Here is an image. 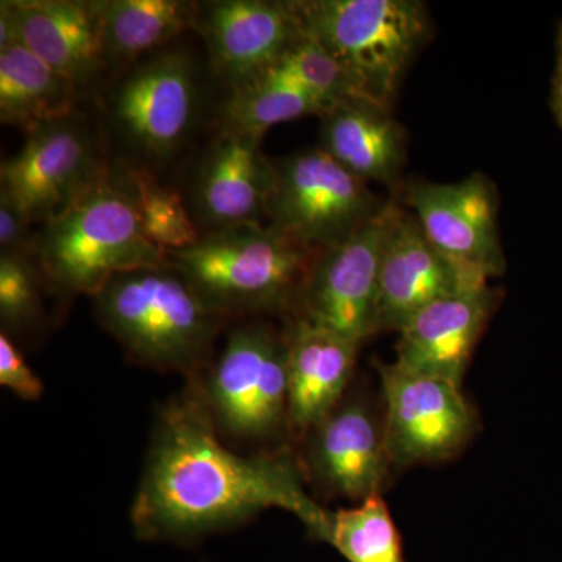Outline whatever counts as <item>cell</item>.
Listing matches in <instances>:
<instances>
[{
	"label": "cell",
	"instance_id": "12",
	"mask_svg": "<svg viewBox=\"0 0 562 562\" xmlns=\"http://www.w3.org/2000/svg\"><path fill=\"white\" fill-rule=\"evenodd\" d=\"M406 203L422 231L447 258L487 280L505 272L497 194L482 173L453 183L420 181L406 192Z\"/></svg>",
	"mask_w": 562,
	"mask_h": 562
},
{
	"label": "cell",
	"instance_id": "27",
	"mask_svg": "<svg viewBox=\"0 0 562 562\" xmlns=\"http://www.w3.org/2000/svg\"><path fill=\"white\" fill-rule=\"evenodd\" d=\"M273 65L305 88L319 102L324 114L339 103L355 99L349 79L339 63L306 31Z\"/></svg>",
	"mask_w": 562,
	"mask_h": 562
},
{
	"label": "cell",
	"instance_id": "14",
	"mask_svg": "<svg viewBox=\"0 0 562 562\" xmlns=\"http://www.w3.org/2000/svg\"><path fill=\"white\" fill-rule=\"evenodd\" d=\"M194 31L232 91L279 60L305 29L295 2L214 0L199 2Z\"/></svg>",
	"mask_w": 562,
	"mask_h": 562
},
{
	"label": "cell",
	"instance_id": "11",
	"mask_svg": "<svg viewBox=\"0 0 562 562\" xmlns=\"http://www.w3.org/2000/svg\"><path fill=\"white\" fill-rule=\"evenodd\" d=\"M384 395L383 435L390 461L425 464L454 457L475 431L461 384L402 368H379Z\"/></svg>",
	"mask_w": 562,
	"mask_h": 562
},
{
	"label": "cell",
	"instance_id": "4",
	"mask_svg": "<svg viewBox=\"0 0 562 562\" xmlns=\"http://www.w3.org/2000/svg\"><path fill=\"white\" fill-rule=\"evenodd\" d=\"M35 260L47 288L94 297L121 273L168 265L140 227L124 176L109 177L38 231Z\"/></svg>",
	"mask_w": 562,
	"mask_h": 562
},
{
	"label": "cell",
	"instance_id": "3",
	"mask_svg": "<svg viewBox=\"0 0 562 562\" xmlns=\"http://www.w3.org/2000/svg\"><path fill=\"white\" fill-rule=\"evenodd\" d=\"M321 251L272 225L202 233L195 246L169 251L168 262L214 312L231 321L294 312Z\"/></svg>",
	"mask_w": 562,
	"mask_h": 562
},
{
	"label": "cell",
	"instance_id": "29",
	"mask_svg": "<svg viewBox=\"0 0 562 562\" xmlns=\"http://www.w3.org/2000/svg\"><path fill=\"white\" fill-rule=\"evenodd\" d=\"M38 232L33 224L9 199L0 195V254L35 257Z\"/></svg>",
	"mask_w": 562,
	"mask_h": 562
},
{
	"label": "cell",
	"instance_id": "16",
	"mask_svg": "<svg viewBox=\"0 0 562 562\" xmlns=\"http://www.w3.org/2000/svg\"><path fill=\"white\" fill-rule=\"evenodd\" d=\"M303 472L336 497L362 502L380 495L390 457L383 425L360 401H342L308 435Z\"/></svg>",
	"mask_w": 562,
	"mask_h": 562
},
{
	"label": "cell",
	"instance_id": "2",
	"mask_svg": "<svg viewBox=\"0 0 562 562\" xmlns=\"http://www.w3.org/2000/svg\"><path fill=\"white\" fill-rule=\"evenodd\" d=\"M92 301L95 317L133 362L187 380L205 371L232 322L169 262L116 276Z\"/></svg>",
	"mask_w": 562,
	"mask_h": 562
},
{
	"label": "cell",
	"instance_id": "1",
	"mask_svg": "<svg viewBox=\"0 0 562 562\" xmlns=\"http://www.w3.org/2000/svg\"><path fill=\"white\" fill-rule=\"evenodd\" d=\"M224 441L199 376L188 379L155 420L131 509L136 538L191 543L279 508L321 539L330 513L306 494L297 458L288 450L243 454Z\"/></svg>",
	"mask_w": 562,
	"mask_h": 562
},
{
	"label": "cell",
	"instance_id": "10",
	"mask_svg": "<svg viewBox=\"0 0 562 562\" xmlns=\"http://www.w3.org/2000/svg\"><path fill=\"white\" fill-rule=\"evenodd\" d=\"M397 205L384 209L346 241L322 250L292 314L361 344L379 333V279Z\"/></svg>",
	"mask_w": 562,
	"mask_h": 562
},
{
	"label": "cell",
	"instance_id": "18",
	"mask_svg": "<svg viewBox=\"0 0 562 562\" xmlns=\"http://www.w3.org/2000/svg\"><path fill=\"white\" fill-rule=\"evenodd\" d=\"M288 430L305 438L344 401L360 344L294 316L288 330Z\"/></svg>",
	"mask_w": 562,
	"mask_h": 562
},
{
	"label": "cell",
	"instance_id": "30",
	"mask_svg": "<svg viewBox=\"0 0 562 562\" xmlns=\"http://www.w3.org/2000/svg\"><path fill=\"white\" fill-rule=\"evenodd\" d=\"M550 105H552L554 120H557L558 125L562 128V21L560 27H558L557 63H554Z\"/></svg>",
	"mask_w": 562,
	"mask_h": 562
},
{
	"label": "cell",
	"instance_id": "5",
	"mask_svg": "<svg viewBox=\"0 0 562 562\" xmlns=\"http://www.w3.org/2000/svg\"><path fill=\"white\" fill-rule=\"evenodd\" d=\"M303 29L341 66L355 99L391 111L430 35L419 0H295Z\"/></svg>",
	"mask_w": 562,
	"mask_h": 562
},
{
	"label": "cell",
	"instance_id": "9",
	"mask_svg": "<svg viewBox=\"0 0 562 562\" xmlns=\"http://www.w3.org/2000/svg\"><path fill=\"white\" fill-rule=\"evenodd\" d=\"M113 172L90 124L74 113L29 133L0 168V195L33 225L49 224Z\"/></svg>",
	"mask_w": 562,
	"mask_h": 562
},
{
	"label": "cell",
	"instance_id": "21",
	"mask_svg": "<svg viewBox=\"0 0 562 562\" xmlns=\"http://www.w3.org/2000/svg\"><path fill=\"white\" fill-rule=\"evenodd\" d=\"M80 88L36 57L16 36L0 47V121L25 135L76 113Z\"/></svg>",
	"mask_w": 562,
	"mask_h": 562
},
{
	"label": "cell",
	"instance_id": "15",
	"mask_svg": "<svg viewBox=\"0 0 562 562\" xmlns=\"http://www.w3.org/2000/svg\"><path fill=\"white\" fill-rule=\"evenodd\" d=\"M261 139L221 128L199 161L190 194L192 217L209 233L268 220L276 169Z\"/></svg>",
	"mask_w": 562,
	"mask_h": 562
},
{
	"label": "cell",
	"instance_id": "24",
	"mask_svg": "<svg viewBox=\"0 0 562 562\" xmlns=\"http://www.w3.org/2000/svg\"><path fill=\"white\" fill-rule=\"evenodd\" d=\"M319 541L338 550L349 562H405L401 535L380 495L328 514Z\"/></svg>",
	"mask_w": 562,
	"mask_h": 562
},
{
	"label": "cell",
	"instance_id": "22",
	"mask_svg": "<svg viewBox=\"0 0 562 562\" xmlns=\"http://www.w3.org/2000/svg\"><path fill=\"white\" fill-rule=\"evenodd\" d=\"M106 65L132 66L187 31H194L199 2L99 0Z\"/></svg>",
	"mask_w": 562,
	"mask_h": 562
},
{
	"label": "cell",
	"instance_id": "26",
	"mask_svg": "<svg viewBox=\"0 0 562 562\" xmlns=\"http://www.w3.org/2000/svg\"><path fill=\"white\" fill-rule=\"evenodd\" d=\"M47 286L35 257L0 254V324L14 342L43 321V291Z\"/></svg>",
	"mask_w": 562,
	"mask_h": 562
},
{
	"label": "cell",
	"instance_id": "7",
	"mask_svg": "<svg viewBox=\"0 0 562 562\" xmlns=\"http://www.w3.org/2000/svg\"><path fill=\"white\" fill-rule=\"evenodd\" d=\"M198 81L190 55L166 49L133 63L111 88L106 121L133 168L169 161L190 140L201 110Z\"/></svg>",
	"mask_w": 562,
	"mask_h": 562
},
{
	"label": "cell",
	"instance_id": "17",
	"mask_svg": "<svg viewBox=\"0 0 562 562\" xmlns=\"http://www.w3.org/2000/svg\"><path fill=\"white\" fill-rule=\"evenodd\" d=\"M29 50L87 87L109 69L99 0H2Z\"/></svg>",
	"mask_w": 562,
	"mask_h": 562
},
{
	"label": "cell",
	"instance_id": "13",
	"mask_svg": "<svg viewBox=\"0 0 562 562\" xmlns=\"http://www.w3.org/2000/svg\"><path fill=\"white\" fill-rule=\"evenodd\" d=\"M483 286L486 277L447 258L414 214L397 206L380 262L379 331H401L431 303Z\"/></svg>",
	"mask_w": 562,
	"mask_h": 562
},
{
	"label": "cell",
	"instance_id": "28",
	"mask_svg": "<svg viewBox=\"0 0 562 562\" xmlns=\"http://www.w3.org/2000/svg\"><path fill=\"white\" fill-rule=\"evenodd\" d=\"M0 386L25 402L43 397L44 383L25 361L18 344L0 331Z\"/></svg>",
	"mask_w": 562,
	"mask_h": 562
},
{
	"label": "cell",
	"instance_id": "8",
	"mask_svg": "<svg viewBox=\"0 0 562 562\" xmlns=\"http://www.w3.org/2000/svg\"><path fill=\"white\" fill-rule=\"evenodd\" d=\"M269 225L322 251L346 241L387 202L321 147L273 161Z\"/></svg>",
	"mask_w": 562,
	"mask_h": 562
},
{
	"label": "cell",
	"instance_id": "19",
	"mask_svg": "<svg viewBox=\"0 0 562 562\" xmlns=\"http://www.w3.org/2000/svg\"><path fill=\"white\" fill-rule=\"evenodd\" d=\"M492 308L494 291L490 286L431 303L398 331L395 362L409 371L461 384Z\"/></svg>",
	"mask_w": 562,
	"mask_h": 562
},
{
	"label": "cell",
	"instance_id": "25",
	"mask_svg": "<svg viewBox=\"0 0 562 562\" xmlns=\"http://www.w3.org/2000/svg\"><path fill=\"white\" fill-rule=\"evenodd\" d=\"M121 172L138 211L140 227L155 246L169 254L199 243L202 232L179 191L160 183L150 169L122 165Z\"/></svg>",
	"mask_w": 562,
	"mask_h": 562
},
{
	"label": "cell",
	"instance_id": "23",
	"mask_svg": "<svg viewBox=\"0 0 562 562\" xmlns=\"http://www.w3.org/2000/svg\"><path fill=\"white\" fill-rule=\"evenodd\" d=\"M310 114H324L319 102L290 74L271 65L231 91L222 109L221 128L262 138L269 128Z\"/></svg>",
	"mask_w": 562,
	"mask_h": 562
},
{
	"label": "cell",
	"instance_id": "6",
	"mask_svg": "<svg viewBox=\"0 0 562 562\" xmlns=\"http://www.w3.org/2000/svg\"><path fill=\"white\" fill-rule=\"evenodd\" d=\"M199 383L225 441H268L288 428L286 341L266 322L228 327Z\"/></svg>",
	"mask_w": 562,
	"mask_h": 562
},
{
	"label": "cell",
	"instance_id": "20",
	"mask_svg": "<svg viewBox=\"0 0 562 562\" xmlns=\"http://www.w3.org/2000/svg\"><path fill=\"white\" fill-rule=\"evenodd\" d=\"M321 149L358 179L392 184L406 158V133L391 111L349 99L322 116Z\"/></svg>",
	"mask_w": 562,
	"mask_h": 562
}]
</instances>
